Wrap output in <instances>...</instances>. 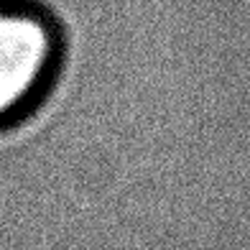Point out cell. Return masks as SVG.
Instances as JSON below:
<instances>
[{"label": "cell", "mask_w": 250, "mask_h": 250, "mask_svg": "<svg viewBox=\"0 0 250 250\" xmlns=\"http://www.w3.org/2000/svg\"><path fill=\"white\" fill-rule=\"evenodd\" d=\"M51 59V31L39 13L0 8V118L33 97Z\"/></svg>", "instance_id": "obj_1"}]
</instances>
